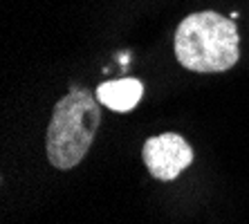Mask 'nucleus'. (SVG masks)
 Segmentation results:
<instances>
[{"label": "nucleus", "instance_id": "nucleus-1", "mask_svg": "<svg viewBox=\"0 0 249 224\" xmlns=\"http://www.w3.org/2000/svg\"><path fill=\"white\" fill-rule=\"evenodd\" d=\"M175 58L197 74L227 72L240 58V34L233 18L218 12H196L175 29Z\"/></svg>", "mask_w": 249, "mask_h": 224}, {"label": "nucleus", "instance_id": "nucleus-3", "mask_svg": "<svg viewBox=\"0 0 249 224\" xmlns=\"http://www.w3.org/2000/svg\"><path fill=\"white\" fill-rule=\"evenodd\" d=\"M142 159L157 182H173L193 164V148L178 132H164L146 139Z\"/></svg>", "mask_w": 249, "mask_h": 224}, {"label": "nucleus", "instance_id": "nucleus-2", "mask_svg": "<svg viewBox=\"0 0 249 224\" xmlns=\"http://www.w3.org/2000/svg\"><path fill=\"white\" fill-rule=\"evenodd\" d=\"M101 126V103L97 94L83 87H72L54 105L45 135L47 159L58 171H70L81 164Z\"/></svg>", "mask_w": 249, "mask_h": 224}, {"label": "nucleus", "instance_id": "nucleus-4", "mask_svg": "<svg viewBox=\"0 0 249 224\" xmlns=\"http://www.w3.org/2000/svg\"><path fill=\"white\" fill-rule=\"evenodd\" d=\"M144 97V83L133 76H124L117 81H106L97 87L99 103H104L112 112H130Z\"/></svg>", "mask_w": 249, "mask_h": 224}]
</instances>
